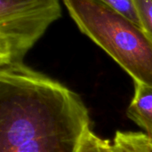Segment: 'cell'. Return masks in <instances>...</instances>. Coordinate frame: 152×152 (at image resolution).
Returning <instances> with one entry per match:
<instances>
[{"instance_id":"obj_1","label":"cell","mask_w":152,"mask_h":152,"mask_svg":"<svg viewBox=\"0 0 152 152\" xmlns=\"http://www.w3.org/2000/svg\"><path fill=\"white\" fill-rule=\"evenodd\" d=\"M90 130L77 94L23 62L0 66V152H80Z\"/></svg>"},{"instance_id":"obj_2","label":"cell","mask_w":152,"mask_h":152,"mask_svg":"<svg viewBox=\"0 0 152 152\" xmlns=\"http://www.w3.org/2000/svg\"><path fill=\"white\" fill-rule=\"evenodd\" d=\"M82 33L134 82L152 86V39L137 23L100 0H62Z\"/></svg>"},{"instance_id":"obj_3","label":"cell","mask_w":152,"mask_h":152,"mask_svg":"<svg viewBox=\"0 0 152 152\" xmlns=\"http://www.w3.org/2000/svg\"><path fill=\"white\" fill-rule=\"evenodd\" d=\"M61 16L60 0H0V66L23 62Z\"/></svg>"},{"instance_id":"obj_4","label":"cell","mask_w":152,"mask_h":152,"mask_svg":"<svg viewBox=\"0 0 152 152\" xmlns=\"http://www.w3.org/2000/svg\"><path fill=\"white\" fill-rule=\"evenodd\" d=\"M126 114L152 139V86L134 82V94Z\"/></svg>"},{"instance_id":"obj_5","label":"cell","mask_w":152,"mask_h":152,"mask_svg":"<svg viewBox=\"0 0 152 152\" xmlns=\"http://www.w3.org/2000/svg\"><path fill=\"white\" fill-rule=\"evenodd\" d=\"M113 145L118 152H152V139L142 133L118 131Z\"/></svg>"},{"instance_id":"obj_6","label":"cell","mask_w":152,"mask_h":152,"mask_svg":"<svg viewBox=\"0 0 152 152\" xmlns=\"http://www.w3.org/2000/svg\"><path fill=\"white\" fill-rule=\"evenodd\" d=\"M80 152H118V151L109 140L100 138L91 129L84 138Z\"/></svg>"},{"instance_id":"obj_7","label":"cell","mask_w":152,"mask_h":152,"mask_svg":"<svg viewBox=\"0 0 152 152\" xmlns=\"http://www.w3.org/2000/svg\"><path fill=\"white\" fill-rule=\"evenodd\" d=\"M114 11L119 12L134 22L141 26L137 10L134 0H100ZM142 27V26H141Z\"/></svg>"},{"instance_id":"obj_8","label":"cell","mask_w":152,"mask_h":152,"mask_svg":"<svg viewBox=\"0 0 152 152\" xmlns=\"http://www.w3.org/2000/svg\"><path fill=\"white\" fill-rule=\"evenodd\" d=\"M142 28L152 39V0H134Z\"/></svg>"}]
</instances>
